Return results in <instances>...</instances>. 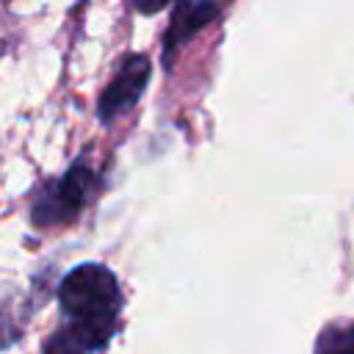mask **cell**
<instances>
[{
  "mask_svg": "<svg viewBox=\"0 0 354 354\" xmlns=\"http://www.w3.org/2000/svg\"><path fill=\"white\" fill-rule=\"evenodd\" d=\"M58 304L64 326L80 340L86 351H102L119 326L122 288L111 268L83 263L72 268L58 285Z\"/></svg>",
  "mask_w": 354,
  "mask_h": 354,
  "instance_id": "6da1fadb",
  "label": "cell"
},
{
  "mask_svg": "<svg viewBox=\"0 0 354 354\" xmlns=\"http://www.w3.org/2000/svg\"><path fill=\"white\" fill-rule=\"evenodd\" d=\"M100 177L86 158H77L58 180H50L39 188L30 218L36 227H61L80 216V210L94 199Z\"/></svg>",
  "mask_w": 354,
  "mask_h": 354,
  "instance_id": "7a4b0ae2",
  "label": "cell"
},
{
  "mask_svg": "<svg viewBox=\"0 0 354 354\" xmlns=\"http://www.w3.org/2000/svg\"><path fill=\"white\" fill-rule=\"evenodd\" d=\"M149 72H152V64L144 53L124 55L113 80L105 86V91L100 94V102H97V116L102 124H111L113 119H119L138 102V97L144 94V88L149 83Z\"/></svg>",
  "mask_w": 354,
  "mask_h": 354,
  "instance_id": "3957f363",
  "label": "cell"
},
{
  "mask_svg": "<svg viewBox=\"0 0 354 354\" xmlns=\"http://www.w3.org/2000/svg\"><path fill=\"white\" fill-rule=\"evenodd\" d=\"M221 8H224V0H183L174 8L171 22H169L166 36H163V61L169 64L174 50L183 47L207 22H213L221 14Z\"/></svg>",
  "mask_w": 354,
  "mask_h": 354,
  "instance_id": "277c9868",
  "label": "cell"
},
{
  "mask_svg": "<svg viewBox=\"0 0 354 354\" xmlns=\"http://www.w3.org/2000/svg\"><path fill=\"white\" fill-rule=\"evenodd\" d=\"M315 354H354V324L337 321L324 326L315 340Z\"/></svg>",
  "mask_w": 354,
  "mask_h": 354,
  "instance_id": "5b68a950",
  "label": "cell"
},
{
  "mask_svg": "<svg viewBox=\"0 0 354 354\" xmlns=\"http://www.w3.org/2000/svg\"><path fill=\"white\" fill-rule=\"evenodd\" d=\"M41 354H86V348L80 346V340H77L66 326H61V329H55V332L47 337Z\"/></svg>",
  "mask_w": 354,
  "mask_h": 354,
  "instance_id": "8992f818",
  "label": "cell"
},
{
  "mask_svg": "<svg viewBox=\"0 0 354 354\" xmlns=\"http://www.w3.org/2000/svg\"><path fill=\"white\" fill-rule=\"evenodd\" d=\"M19 337H22V326L14 324V318L8 313H0V348H8Z\"/></svg>",
  "mask_w": 354,
  "mask_h": 354,
  "instance_id": "52a82bcc",
  "label": "cell"
},
{
  "mask_svg": "<svg viewBox=\"0 0 354 354\" xmlns=\"http://www.w3.org/2000/svg\"><path fill=\"white\" fill-rule=\"evenodd\" d=\"M171 0H133V6H136V11L138 14H155V11H160L163 6H169Z\"/></svg>",
  "mask_w": 354,
  "mask_h": 354,
  "instance_id": "ba28073f",
  "label": "cell"
}]
</instances>
